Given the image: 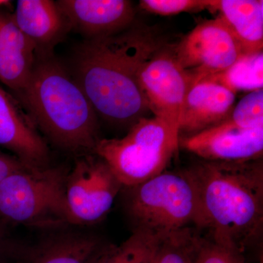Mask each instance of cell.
<instances>
[{
	"instance_id": "277c9868",
	"label": "cell",
	"mask_w": 263,
	"mask_h": 263,
	"mask_svg": "<svg viewBox=\"0 0 263 263\" xmlns=\"http://www.w3.org/2000/svg\"><path fill=\"white\" fill-rule=\"evenodd\" d=\"M124 189L127 191L126 212L135 229L162 237L198 227V195L187 169L165 170L144 182Z\"/></svg>"
},
{
	"instance_id": "2e32d148",
	"label": "cell",
	"mask_w": 263,
	"mask_h": 263,
	"mask_svg": "<svg viewBox=\"0 0 263 263\" xmlns=\"http://www.w3.org/2000/svg\"><path fill=\"white\" fill-rule=\"evenodd\" d=\"M35 61V47L18 28L13 13L0 9V82L17 94L28 82Z\"/></svg>"
},
{
	"instance_id": "9c48e42d",
	"label": "cell",
	"mask_w": 263,
	"mask_h": 263,
	"mask_svg": "<svg viewBox=\"0 0 263 263\" xmlns=\"http://www.w3.org/2000/svg\"><path fill=\"white\" fill-rule=\"evenodd\" d=\"M180 65L193 84L226 70L243 55L240 45L220 17L195 27L174 47Z\"/></svg>"
},
{
	"instance_id": "d6986e66",
	"label": "cell",
	"mask_w": 263,
	"mask_h": 263,
	"mask_svg": "<svg viewBox=\"0 0 263 263\" xmlns=\"http://www.w3.org/2000/svg\"><path fill=\"white\" fill-rule=\"evenodd\" d=\"M161 237L135 229L119 246L109 245L95 263H151Z\"/></svg>"
},
{
	"instance_id": "9a60e30c",
	"label": "cell",
	"mask_w": 263,
	"mask_h": 263,
	"mask_svg": "<svg viewBox=\"0 0 263 263\" xmlns=\"http://www.w3.org/2000/svg\"><path fill=\"white\" fill-rule=\"evenodd\" d=\"M235 94L220 84L202 80L189 89L179 123V137L196 134L229 117Z\"/></svg>"
},
{
	"instance_id": "d4e9b609",
	"label": "cell",
	"mask_w": 263,
	"mask_h": 263,
	"mask_svg": "<svg viewBox=\"0 0 263 263\" xmlns=\"http://www.w3.org/2000/svg\"><path fill=\"white\" fill-rule=\"evenodd\" d=\"M28 167L15 156L0 152V182L10 174Z\"/></svg>"
},
{
	"instance_id": "7402d4cb",
	"label": "cell",
	"mask_w": 263,
	"mask_h": 263,
	"mask_svg": "<svg viewBox=\"0 0 263 263\" xmlns=\"http://www.w3.org/2000/svg\"><path fill=\"white\" fill-rule=\"evenodd\" d=\"M228 119L240 127H263V90L250 91L240 99Z\"/></svg>"
},
{
	"instance_id": "cb8c5ba5",
	"label": "cell",
	"mask_w": 263,
	"mask_h": 263,
	"mask_svg": "<svg viewBox=\"0 0 263 263\" xmlns=\"http://www.w3.org/2000/svg\"><path fill=\"white\" fill-rule=\"evenodd\" d=\"M10 228L0 219V263H16L23 252L24 247L12 238Z\"/></svg>"
},
{
	"instance_id": "52a82bcc",
	"label": "cell",
	"mask_w": 263,
	"mask_h": 263,
	"mask_svg": "<svg viewBox=\"0 0 263 263\" xmlns=\"http://www.w3.org/2000/svg\"><path fill=\"white\" fill-rule=\"evenodd\" d=\"M67 171L65 197L71 226L96 224L113 206L122 190L105 161L95 154L80 155Z\"/></svg>"
},
{
	"instance_id": "e0dca14e",
	"label": "cell",
	"mask_w": 263,
	"mask_h": 263,
	"mask_svg": "<svg viewBox=\"0 0 263 263\" xmlns=\"http://www.w3.org/2000/svg\"><path fill=\"white\" fill-rule=\"evenodd\" d=\"M209 9L220 13L243 54L262 51V0H210Z\"/></svg>"
},
{
	"instance_id": "ba28073f",
	"label": "cell",
	"mask_w": 263,
	"mask_h": 263,
	"mask_svg": "<svg viewBox=\"0 0 263 263\" xmlns=\"http://www.w3.org/2000/svg\"><path fill=\"white\" fill-rule=\"evenodd\" d=\"M138 80L149 110L179 135L180 116L193 81L178 61L174 47L164 44L157 49L141 66Z\"/></svg>"
},
{
	"instance_id": "8fae6325",
	"label": "cell",
	"mask_w": 263,
	"mask_h": 263,
	"mask_svg": "<svg viewBox=\"0 0 263 263\" xmlns=\"http://www.w3.org/2000/svg\"><path fill=\"white\" fill-rule=\"evenodd\" d=\"M0 146L32 168L49 167L47 143L17 99L1 86Z\"/></svg>"
},
{
	"instance_id": "ac0fdd59",
	"label": "cell",
	"mask_w": 263,
	"mask_h": 263,
	"mask_svg": "<svg viewBox=\"0 0 263 263\" xmlns=\"http://www.w3.org/2000/svg\"><path fill=\"white\" fill-rule=\"evenodd\" d=\"M202 80L220 84L236 95L238 91L262 89L263 53L243 54L230 67Z\"/></svg>"
},
{
	"instance_id": "603a6c76",
	"label": "cell",
	"mask_w": 263,
	"mask_h": 263,
	"mask_svg": "<svg viewBox=\"0 0 263 263\" xmlns=\"http://www.w3.org/2000/svg\"><path fill=\"white\" fill-rule=\"evenodd\" d=\"M140 6L154 14L172 15L209 9L210 0H141Z\"/></svg>"
},
{
	"instance_id": "5bb4252c",
	"label": "cell",
	"mask_w": 263,
	"mask_h": 263,
	"mask_svg": "<svg viewBox=\"0 0 263 263\" xmlns=\"http://www.w3.org/2000/svg\"><path fill=\"white\" fill-rule=\"evenodd\" d=\"M18 28L34 44L36 57L54 54L53 50L71 30L57 2L19 0L13 13Z\"/></svg>"
},
{
	"instance_id": "3957f363",
	"label": "cell",
	"mask_w": 263,
	"mask_h": 263,
	"mask_svg": "<svg viewBox=\"0 0 263 263\" xmlns=\"http://www.w3.org/2000/svg\"><path fill=\"white\" fill-rule=\"evenodd\" d=\"M13 96L53 145L79 155L94 153L100 140L98 114L54 54L36 57L28 82Z\"/></svg>"
},
{
	"instance_id": "44dd1931",
	"label": "cell",
	"mask_w": 263,
	"mask_h": 263,
	"mask_svg": "<svg viewBox=\"0 0 263 263\" xmlns=\"http://www.w3.org/2000/svg\"><path fill=\"white\" fill-rule=\"evenodd\" d=\"M194 263H248L245 254L221 245L196 228Z\"/></svg>"
},
{
	"instance_id": "7c38bea8",
	"label": "cell",
	"mask_w": 263,
	"mask_h": 263,
	"mask_svg": "<svg viewBox=\"0 0 263 263\" xmlns=\"http://www.w3.org/2000/svg\"><path fill=\"white\" fill-rule=\"evenodd\" d=\"M59 8L71 29L86 41L114 35L130 27L136 18L127 0H58Z\"/></svg>"
},
{
	"instance_id": "8992f818",
	"label": "cell",
	"mask_w": 263,
	"mask_h": 263,
	"mask_svg": "<svg viewBox=\"0 0 263 263\" xmlns=\"http://www.w3.org/2000/svg\"><path fill=\"white\" fill-rule=\"evenodd\" d=\"M179 147V134L158 117H146L124 138L100 139L94 154L106 162L123 187L130 188L167 170Z\"/></svg>"
},
{
	"instance_id": "ffe728a7",
	"label": "cell",
	"mask_w": 263,
	"mask_h": 263,
	"mask_svg": "<svg viewBox=\"0 0 263 263\" xmlns=\"http://www.w3.org/2000/svg\"><path fill=\"white\" fill-rule=\"evenodd\" d=\"M195 232L190 228L161 237L151 263H194Z\"/></svg>"
},
{
	"instance_id": "5b68a950",
	"label": "cell",
	"mask_w": 263,
	"mask_h": 263,
	"mask_svg": "<svg viewBox=\"0 0 263 263\" xmlns=\"http://www.w3.org/2000/svg\"><path fill=\"white\" fill-rule=\"evenodd\" d=\"M67 171L62 167L16 171L0 182V219L16 224L57 230L71 226L65 197Z\"/></svg>"
},
{
	"instance_id": "4fadbf2b",
	"label": "cell",
	"mask_w": 263,
	"mask_h": 263,
	"mask_svg": "<svg viewBox=\"0 0 263 263\" xmlns=\"http://www.w3.org/2000/svg\"><path fill=\"white\" fill-rule=\"evenodd\" d=\"M108 245L95 233L60 228L24 248L17 263H95Z\"/></svg>"
},
{
	"instance_id": "30bf717a",
	"label": "cell",
	"mask_w": 263,
	"mask_h": 263,
	"mask_svg": "<svg viewBox=\"0 0 263 263\" xmlns=\"http://www.w3.org/2000/svg\"><path fill=\"white\" fill-rule=\"evenodd\" d=\"M179 146L200 160L238 162L261 159L263 127L245 128L227 118L216 125L179 138Z\"/></svg>"
},
{
	"instance_id": "7a4b0ae2",
	"label": "cell",
	"mask_w": 263,
	"mask_h": 263,
	"mask_svg": "<svg viewBox=\"0 0 263 263\" xmlns=\"http://www.w3.org/2000/svg\"><path fill=\"white\" fill-rule=\"evenodd\" d=\"M196 186L197 229L245 254L262 243V158L238 162L200 160L187 167Z\"/></svg>"
},
{
	"instance_id": "6da1fadb",
	"label": "cell",
	"mask_w": 263,
	"mask_h": 263,
	"mask_svg": "<svg viewBox=\"0 0 263 263\" xmlns=\"http://www.w3.org/2000/svg\"><path fill=\"white\" fill-rule=\"evenodd\" d=\"M163 45L157 32L144 26L85 41L74 55L72 76L97 114L132 126L150 110L138 80L140 69Z\"/></svg>"
},
{
	"instance_id": "484cf974",
	"label": "cell",
	"mask_w": 263,
	"mask_h": 263,
	"mask_svg": "<svg viewBox=\"0 0 263 263\" xmlns=\"http://www.w3.org/2000/svg\"><path fill=\"white\" fill-rule=\"evenodd\" d=\"M12 3L9 0H0V9H5L12 12Z\"/></svg>"
}]
</instances>
